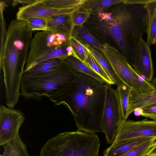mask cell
<instances>
[{
    "instance_id": "28",
    "label": "cell",
    "mask_w": 156,
    "mask_h": 156,
    "mask_svg": "<svg viewBox=\"0 0 156 156\" xmlns=\"http://www.w3.org/2000/svg\"><path fill=\"white\" fill-rule=\"evenodd\" d=\"M90 12L87 10L81 8L75 11L71 14V29L72 35L74 27L83 25L90 18Z\"/></svg>"
},
{
    "instance_id": "36",
    "label": "cell",
    "mask_w": 156,
    "mask_h": 156,
    "mask_svg": "<svg viewBox=\"0 0 156 156\" xmlns=\"http://www.w3.org/2000/svg\"><path fill=\"white\" fill-rule=\"evenodd\" d=\"M155 44V45H156V41H155V44Z\"/></svg>"
},
{
    "instance_id": "8",
    "label": "cell",
    "mask_w": 156,
    "mask_h": 156,
    "mask_svg": "<svg viewBox=\"0 0 156 156\" xmlns=\"http://www.w3.org/2000/svg\"><path fill=\"white\" fill-rule=\"evenodd\" d=\"M69 37L62 34L50 31H42L35 33L33 37L24 72L30 69L37 59L63 45Z\"/></svg>"
},
{
    "instance_id": "14",
    "label": "cell",
    "mask_w": 156,
    "mask_h": 156,
    "mask_svg": "<svg viewBox=\"0 0 156 156\" xmlns=\"http://www.w3.org/2000/svg\"><path fill=\"white\" fill-rule=\"evenodd\" d=\"M152 137L133 139L115 144H112L110 147L104 151V156H123L134 147L149 140Z\"/></svg>"
},
{
    "instance_id": "6",
    "label": "cell",
    "mask_w": 156,
    "mask_h": 156,
    "mask_svg": "<svg viewBox=\"0 0 156 156\" xmlns=\"http://www.w3.org/2000/svg\"><path fill=\"white\" fill-rule=\"evenodd\" d=\"M101 51L122 83L132 91L140 93L154 90L151 83L140 76L118 50L105 43L102 44Z\"/></svg>"
},
{
    "instance_id": "11",
    "label": "cell",
    "mask_w": 156,
    "mask_h": 156,
    "mask_svg": "<svg viewBox=\"0 0 156 156\" xmlns=\"http://www.w3.org/2000/svg\"><path fill=\"white\" fill-rule=\"evenodd\" d=\"M43 1L37 0L34 3L20 7L16 14V19L26 20L30 18H37L47 20L57 15L72 13L82 7L64 9H53L46 6Z\"/></svg>"
},
{
    "instance_id": "13",
    "label": "cell",
    "mask_w": 156,
    "mask_h": 156,
    "mask_svg": "<svg viewBox=\"0 0 156 156\" xmlns=\"http://www.w3.org/2000/svg\"><path fill=\"white\" fill-rule=\"evenodd\" d=\"M71 14H63L54 16L47 20L49 31L62 34L69 37L72 36Z\"/></svg>"
},
{
    "instance_id": "30",
    "label": "cell",
    "mask_w": 156,
    "mask_h": 156,
    "mask_svg": "<svg viewBox=\"0 0 156 156\" xmlns=\"http://www.w3.org/2000/svg\"><path fill=\"white\" fill-rule=\"evenodd\" d=\"M0 52L3 49L7 34V30L6 28V24L4 17L3 12L6 4L4 2H0Z\"/></svg>"
},
{
    "instance_id": "35",
    "label": "cell",
    "mask_w": 156,
    "mask_h": 156,
    "mask_svg": "<svg viewBox=\"0 0 156 156\" xmlns=\"http://www.w3.org/2000/svg\"><path fill=\"white\" fill-rule=\"evenodd\" d=\"M151 83L154 89H156V77L153 80Z\"/></svg>"
},
{
    "instance_id": "33",
    "label": "cell",
    "mask_w": 156,
    "mask_h": 156,
    "mask_svg": "<svg viewBox=\"0 0 156 156\" xmlns=\"http://www.w3.org/2000/svg\"><path fill=\"white\" fill-rule=\"evenodd\" d=\"M149 0H123V3L125 4H137L145 5Z\"/></svg>"
},
{
    "instance_id": "9",
    "label": "cell",
    "mask_w": 156,
    "mask_h": 156,
    "mask_svg": "<svg viewBox=\"0 0 156 156\" xmlns=\"http://www.w3.org/2000/svg\"><path fill=\"white\" fill-rule=\"evenodd\" d=\"M156 137V121L146 119L139 121L122 120L112 144L142 137Z\"/></svg>"
},
{
    "instance_id": "3",
    "label": "cell",
    "mask_w": 156,
    "mask_h": 156,
    "mask_svg": "<svg viewBox=\"0 0 156 156\" xmlns=\"http://www.w3.org/2000/svg\"><path fill=\"white\" fill-rule=\"evenodd\" d=\"M33 31L26 20H13L8 26L3 49L0 52V69L3 71L8 104H17L21 95L20 83Z\"/></svg>"
},
{
    "instance_id": "16",
    "label": "cell",
    "mask_w": 156,
    "mask_h": 156,
    "mask_svg": "<svg viewBox=\"0 0 156 156\" xmlns=\"http://www.w3.org/2000/svg\"><path fill=\"white\" fill-rule=\"evenodd\" d=\"M144 6L147 12V43L150 47L156 40V0H149Z\"/></svg>"
},
{
    "instance_id": "18",
    "label": "cell",
    "mask_w": 156,
    "mask_h": 156,
    "mask_svg": "<svg viewBox=\"0 0 156 156\" xmlns=\"http://www.w3.org/2000/svg\"><path fill=\"white\" fill-rule=\"evenodd\" d=\"M63 61V59L59 58L49 59L37 63L28 71L24 72L31 76L44 75L56 69Z\"/></svg>"
},
{
    "instance_id": "19",
    "label": "cell",
    "mask_w": 156,
    "mask_h": 156,
    "mask_svg": "<svg viewBox=\"0 0 156 156\" xmlns=\"http://www.w3.org/2000/svg\"><path fill=\"white\" fill-rule=\"evenodd\" d=\"M3 146L4 151L0 156H30L19 134L14 139Z\"/></svg>"
},
{
    "instance_id": "17",
    "label": "cell",
    "mask_w": 156,
    "mask_h": 156,
    "mask_svg": "<svg viewBox=\"0 0 156 156\" xmlns=\"http://www.w3.org/2000/svg\"><path fill=\"white\" fill-rule=\"evenodd\" d=\"M63 60L75 72L82 73L92 77L102 83L107 84L104 79L88 65L73 56H68Z\"/></svg>"
},
{
    "instance_id": "20",
    "label": "cell",
    "mask_w": 156,
    "mask_h": 156,
    "mask_svg": "<svg viewBox=\"0 0 156 156\" xmlns=\"http://www.w3.org/2000/svg\"><path fill=\"white\" fill-rule=\"evenodd\" d=\"M84 44L89 45L101 51L102 44L99 42L83 25L75 26L73 35Z\"/></svg>"
},
{
    "instance_id": "10",
    "label": "cell",
    "mask_w": 156,
    "mask_h": 156,
    "mask_svg": "<svg viewBox=\"0 0 156 156\" xmlns=\"http://www.w3.org/2000/svg\"><path fill=\"white\" fill-rule=\"evenodd\" d=\"M24 120V114L21 111L0 105V145H4L16 137Z\"/></svg>"
},
{
    "instance_id": "12",
    "label": "cell",
    "mask_w": 156,
    "mask_h": 156,
    "mask_svg": "<svg viewBox=\"0 0 156 156\" xmlns=\"http://www.w3.org/2000/svg\"><path fill=\"white\" fill-rule=\"evenodd\" d=\"M133 68L136 72L147 81L150 82L152 81L154 70L151 51L147 42L142 38L137 48Z\"/></svg>"
},
{
    "instance_id": "24",
    "label": "cell",
    "mask_w": 156,
    "mask_h": 156,
    "mask_svg": "<svg viewBox=\"0 0 156 156\" xmlns=\"http://www.w3.org/2000/svg\"><path fill=\"white\" fill-rule=\"evenodd\" d=\"M69 41L73 49L72 56L84 63L89 52L87 45L83 44L73 36L69 37Z\"/></svg>"
},
{
    "instance_id": "23",
    "label": "cell",
    "mask_w": 156,
    "mask_h": 156,
    "mask_svg": "<svg viewBox=\"0 0 156 156\" xmlns=\"http://www.w3.org/2000/svg\"><path fill=\"white\" fill-rule=\"evenodd\" d=\"M123 0H87L81 9L87 10L91 14L97 13L115 4L123 2Z\"/></svg>"
},
{
    "instance_id": "34",
    "label": "cell",
    "mask_w": 156,
    "mask_h": 156,
    "mask_svg": "<svg viewBox=\"0 0 156 156\" xmlns=\"http://www.w3.org/2000/svg\"><path fill=\"white\" fill-rule=\"evenodd\" d=\"M147 156H156V140L154 145L148 152Z\"/></svg>"
},
{
    "instance_id": "5",
    "label": "cell",
    "mask_w": 156,
    "mask_h": 156,
    "mask_svg": "<svg viewBox=\"0 0 156 156\" xmlns=\"http://www.w3.org/2000/svg\"><path fill=\"white\" fill-rule=\"evenodd\" d=\"M100 142L95 133L78 130L60 133L43 145L39 156H98Z\"/></svg>"
},
{
    "instance_id": "32",
    "label": "cell",
    "mask_w": 156,
    "mask_h": 156,
    "mask_svg": "<svg viewBox=\"0 0 156 156\" xmlns=\"http://www.w3.org/2000/svg\"><path fill=\"white\" fill-rule=\"evenodd\" d=\"M37 0H14L12 3V5L14 7L19 4H21L24 6L34 3Z\"/></svg>"
},
{
    "instance_id": "21",
    "label": "cell",
    "mask_w": 156,
    "mask_h": 156,
    "mask_svg": "<svg viewBox=\"0 0 156 156\" xmlns=\"http://www.w3.org/2000/svg\"><path fill=\"white\" fill-rule=\"evenodd\" d=\"M87 45L91 53L101 65L114 84L117 87L123 83L103 55L91 46Z\"/></svg>"
},
{
    "instance_id": "1",
    "label": "cell",
    "mask_w": 156,
    "mask_h": 156,
    "mask_svg": "<svg viewBox=\"0 0 156 156\" xmlns=\"http://www.w3.org/2000/svg\"><path fill=\"white\" fill-rule=\"evenodd\" d=\"M107 84L80 73L69 86L48 98L55 105H65L73 115L78 130L102 132L103 115Z\"/></svg>"
},
{
    "instance_id": "2",
    "label": "cell",
    "mask_w": 156,
    "mask_h": 156,
    "mask_svg": "<svg viewBox=\"0 0 156 156\" xmlns=\"http://www.w3.org/2000/svg\"><path fill=\"white\" fill-rule=\"evenodd\" d=\"M98 27L115 42L120 52L133 67L142 37L146 32L147 12L144 5H121L112 12L97 13Z\"/></svg>"
},
{
    "instance_id": "7",
    "label": "cell",
    "mask_w": 156,
    "mask_h": 156,
    "mask_svg": "<svg viewBox=\"0 0 156 156\" xmlns=\"http://www.w3.org/2000/svg\"><path fill=\"white\" fill-rule=\"evenodd\" d=\"M104 107L102 118V132L108 144H112L116 137L122 120L118 94L116 90L107 84Z\"/></svg>"
},
{
    "instance_id": "22",
    "label": "cell",
    "mask_w": 156,
    "mask_h": 156,
    "mask_svg": "<svg viewBox=\"0 0 156 156\" xmlns=\"http://www.w3.org/2000/svg\"><path fill=\"white\" fill-rule=\"evenodd\" d=\"M118 92L121 107L122 120H127L130 114L129 111V97L131 89L122 83L116 89Z\"/></svg>"
},
{
    "instance_id": "4",
    "label": "cell",
    "mask_w": 156,
    "mask_h": 156,
    "mask_svg": "<svg viewBox=\"0 0 156 156\" xmlns=\"http://www.w3.org/2000/svg\"><path fill=\"white\" fill-rule=\"evenodd\" d=\"M76 73L64 61L55 70L40 76L23 73L20 85L21 94L27 99L40 100L49 98L65 89L74 81Z\"/></svg>"
},
{
    "instance_id": "15",
    "label": "cell",
    "mask_w": 156,
    "mask_h": 156,
    "mask_svg": "<svg viewBox=\"0 0 156 156\" xmlns=\"http://www.w3.org/2000/svg\"><path fill=\"white\" fill-rule=\"evenodd\" d=\"M156 104V89L137 93L131 91L129 97V111L132 112L147 106Z\"/></svg>"
},
{
    "instance_id": "29",
    "label": "cell",
    "mask_w": 156,
    "mask_h": 156,
    "mask_svg": "<svg viewBox=\"0 0 156 156\" xmlns=\"http://www.w3.org/2000/svg\"><path fill=\"white\" fill-rule=\"evenodd\" d=\"M26 20L33 31H49L47 20L40 18H32Z\"/></svg>"
},
{
    "instance_id": "25",
    "label": "cell",
    "mask_w": 156,
    "mask_h": 156,
    "mask_svg": "<svg viewBox=\"0 0 156 156\" xmlns=\"http://www.w3.org/2000/svg\"><path fill=\"white\" fill-rule=\"evenodd\" d=\"M87 0H43L46 6L53 9H64L82 7Z\"/></svg>"
},
{
    "instance_id": "27",
    "label": "cell",
    "mask_w": 156,
    "mask_h": 156,
    "mask_svg": "<svg viewBox=\"0 0 156 156\" xmlns=\"http://www.w3.org/2000/svg\"><path fill=\"white\" fill-rule=\"evenodd\" d=\"M84 63L88 65L103 78L106 82L107 84L111 85L114 84L101 65L91 53L89 50L87 58Z\"/></svg>"
},
{
    "instance_id": "31",
    "label": "cell",
    "mask_w": 156,
    "mask_h": 156,
    "mask_svg": "<svg viewBox=\"0 0 156 156\" xmlns=\"http://www.w3.org/2000/svg\"><path fill=\"white\" fill-rule=\"evenodd\" d=\"M139 110L140 115L156 121V104L147 106Z\"/></svg>"
},
{
    "instance_id": "26",
    "label": "cell",
    "mask_w": 156,
    "mask_h": 156,
    "mask_svg": "<svg viewBox=\"0 0 156 156\" xmlns=\"http://www.w3.org/2000/svg\"><path fill=\"white\" fill-rule=\"evenodd\" d=\"M156 140V137H152L134 147L123 156H146L154 145Z\"/></svg>"
}]
</instances>
